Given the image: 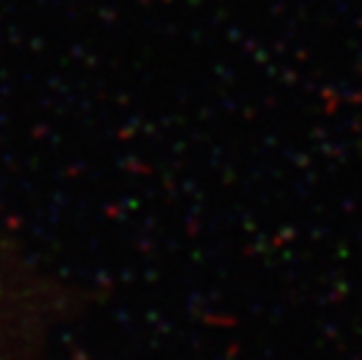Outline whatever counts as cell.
I'll return each instance as SVG.
<instances>
[{"mask_svg": "<svg viewBox=\"0 0 362 360\" xmlns=\"http://www.w3.org/2000/svg\"><path fill=\"white\" fill-rule=\"evenodd\" d=\"M47 318V300L0 252V360L33 356Z\"/></svg>", "mask_w": 362, "mask_h": 360, "instance_id": "cell-1", "label": "cell"}]
</instances>
